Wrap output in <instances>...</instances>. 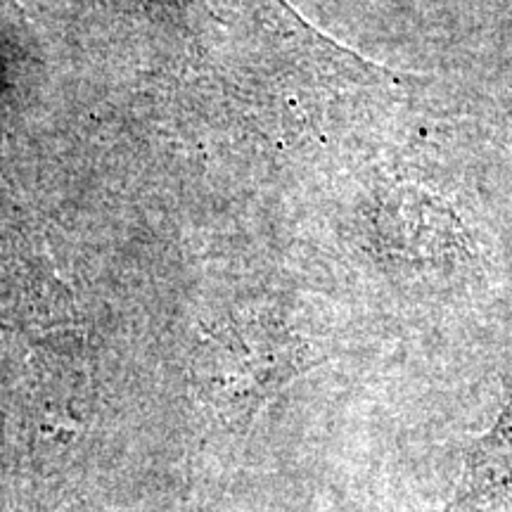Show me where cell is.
Returning a JSON list of instances; mask_svg holds the SVG:
<instances>
[{"label": "cell", "mask_w": 512, "mask_h": 512, "mask_svg": "<svg viewBox=\"0 0 512 512\" xmlns=\"http://www.w3.org/2000/svg\"><path fill=\"white\" fill-rule=\"evenodd\" d=\"M453 508L512 512V389L494 425L465 448Z\"/></svg>", "instance_id": "2"}, {"label": "cell", "mask_w": 512, "mask_h": 512, "mask_svg": "<svg viewBox=\"0 0 512 512\" xmlns=\"http://www.w3.org/2000/svg\"><path fill=\"white\" fill-rule=\"evenodd\" d=\"M377 249L403 264H444L465 247L463 223L448 202L420 185H394L373 207Z\"/></svg>", "instance_id": "1"}]
</instances>
